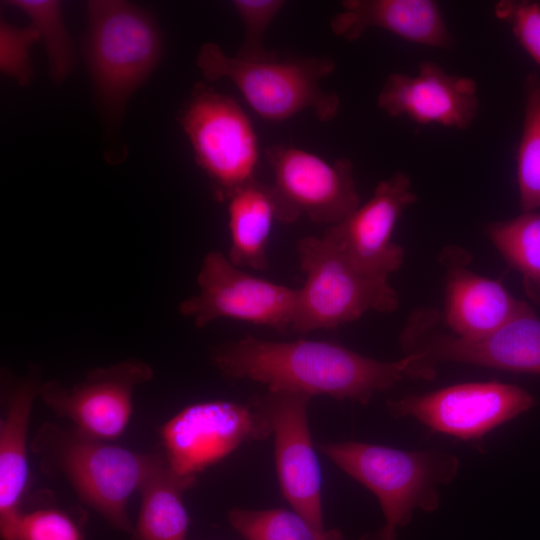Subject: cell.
<instances>
[{
	"mask_svg": "<svg viewBox=\"0 0 540 540\" xmlns=\"http://www.w3.org/2000/svg\"><path fill=\"white\" fill-rule=\"evenodd\" d=\"M165 458L178 476L196 478L242 443L272 435L265 415L250 401H209L189 405L160 430Z\"/></svg>",
	"mask_w": 540,
	"mask_h": 540,
	"instance_id": "cell-11",
	"label": "cell"
},
{
	"mask_svg": "<svg viewBox=\"0 0 540 540\" xmlns=\"http://www.w3.org/2000/svg\"><path fill=\"white\" fill-rule=\"evenodd\" d=\"M196 478L176 475L166 458L149 474L140 488L141 506L134 540H186L189 517L183 494Z\"/></svg>",
	"mask_w": 540,
	"mask_h": 540,
	"instance_id": "cell-21",
	"label": "cell"
},
{
	"mask_svg": "<svg viewBox=\"0 0 540 540\" xmlns=\"http://www.w3.org/2000/svg\"><path fill=\"white\" fill-rule=\"evenodd\" d=\"M400 344L426 373H435L438 363L455 362L540 374V318L530 306L500 329L475 340L445 331L434 309H419L408 318Z\"/></svg>",
	"mask_w": 540,
	"mask_h": 540,
	"instance_id": "cell-7",
	"label": "cell"
},
{
	"mask_svg": "<svg viewBox=\"0 0 540 540\" xmlns=\"http://www.w3.org/2000/svg\"><path fill=\"white\" fill-rule=\"evenodd\" d=\"M523 128L516 153V176L522 212L540 208V76L527 75L524 83Z\"/></svg>",
	"mask_w": 540,
	"mask_h": 540,
	"instance_id": "cell-23",
	"label": "cell"
},
{
	"mask_svg": "<svg viewBox=\"0 0 540 540\" xmlns=\"http://www.w3.org/2000/svg\"><path fill=\"white\" fill-rule=\"evenodd\" d=\"M87 16L84 55L92 86L104 110L118 116L156 68L162 35L146 11L126 1H89Z\"/></svg>",
	"mask_w": 540,
	"mask_h": 540,
	"instance_id": "cell-5",
	"label": "cell"
},
{
	"mask_svg": "<svg viewBox=\"0 0 540 540\" xmlns=\"http://www.w3.org/2000/svg\"><path fill=\"white\" fill-rule=\"evenodd\" d=\"M390 117H407L420 124L466 130L479 113L474 79L447 73L432 61H422L415 75L391 73L377 97Z\"/></svg>",
	"mask_w": 540,
	"mask_h": 540,
	"instance_id": "cell-16",
	"label": "cell"
},
{
	"mask_svg": "<svg viewBox=\"0 0 540 540\" xmlns=\"http://www.w3.org/2000/svg\"><path fill=\"white\" fill-rule=\"evenodd\" d=\"M305 282L298 288L291 329L305 334L332 329L359 319L368 311L390 313L399 298L387 279L363 274L323 235L297 244Z\"/></svg>",
	"mask_w": 540,
	"mask_h": 540,
	"instance_id": "cell-6",
	"label": "cell"
},
{
	"mask_svg": "<svg viewBox=\"0 0 540 540\" xmlns=\"http://www.w3.org/2000/svg\"><path fill=\"white\" fill-rule=\"evenodd\" d=\"M211 359L230 379H248L268 390L328 395L362 405L404 378L415 379L410 356L380 361L318 340L280 342L246 336L215 347Z\"/></svg>",
	"mask_w": 540,
	"mask_h": 540,
	"instance_id": "cell-1",
	"label": "cell"
},
{
	"mask_svg": "<svg viewBox=\"0 0 540 540\" xmlns=\"http://www.w3.org/2000/svg\"><path fill=\"white\" fill-rule=\"evenodd\" d=\"M330 21L332 32L354 41L370 28L390 32L408 42L440 49L455 41L441 9L433 0H346Z\"/></svg>",
	"mask_w": 540,
	"mask_h": 540,
	"instance_id": "cell-18",
	"label": "cell"
},
{
	"mask_svg": "<svg viewBox=\"0 0 540 540\" xmlns=\"http://www.w3.org/2000/svg\"><path fill=\"white\" fill-rule=\"evenodd\" d=\"M495 16L508 23L522 48L540 67V4L534 1L501 0Z\"/></svg>",
	"mask_w": 540,
	"mask_h": 540,
	"instance_id": "cell-28",
	"label": "cell"
},
{
	"mask_svg": "<svg viewBox=\"0 0 540 540\" xmlns=\"http://www.w3.org/2000/svg\"><path fill=\"white\" fill-rule=\"evenodd\" d=\"M18 540H83L76 523L63 511L39 509L23 514Z\"/></svg>",
	"mask_w": 540,
	"mask_h": 540,
	"instance_id": "cell-29",
	"label": "cell"
},
{
	"mask_svg": "<svg viewBox=\"0 0 540 540\" xmlns=\"http://www.w3.org/2000/svg\"><path fill=\"white\" fill-rule=\"evenodd\" d=\"M286 2L283 0H234L231 5L239 16L244 40L235 56L247 59H266L276 55L264 46V37L270 24Z\"/></svg>",
	"mask_w": 540,
	"mask_h": 540,
	"instance_id": "cell-26",
	"label": "cell"
},
{
	"mask_svg": "<svg viewBox=\"0 0 540 540\" xmlns=\"http://www.w3.org/2000/svg\"><path fill=\"white\" fill-rule=\"evenodd\" d=\"M30 448L43 473L65 478L84 504L128 533L134 529L127 514L128 500L165 458L49 422L39 428Z\"/></svg>",
	"mask_w": 540,
	"mask_h": 540,
	"instance_id": "cell-2",
	"label": "cell"
},
{
	"mask_svg": "<svg viewBox=\"0 0 540 540\" xmlns=\"http://www.w3.org/2000/svg\"><path fill=\"white\" fill-rule=\"evenodd\" d=\"M199 293L179 303V312L203 328L217 319H234L266 326L280 333L291 328L298 288L256 277L212 250L197 275Z\"/></svg>",
	"mask_w": 540,
	"mask_h": 540,
	"instance_id": "cell-10",
	"label": "cell"
},
{
	"mask_svg": "<svg viewBox=\"0 0 540 540\" xmlns=\"http://www.w3.org/2000/svg\"><path fill=\"white\" fill-rule=\"evenodd\" d=\"M41 383L34 377L11 390L0 421V535L18 540L23 513L20 505L28 482L27 433L32 404Z\"/></svg>",
	"mask_w": 540,
	"mask_h": 540,
	"instance_id": "cell-19",
	"label": "cell"
},
{
	"mask_svg": "<svg viewBox=\"0 0 540 540\" xmlns=\"http://www.w3.org/2000/svg\"><path fill=\"white\" fill-rule=\"evenodd\" d=\"M180 125L219 201L226 203L234 192L257 179V135L233 98L196 85L181 110Z\"/></svg>",
	"mask_w": 540,
	"mask_h": 540,
	"instance_id": "cell-8",
	"label": "cell"
},
{
	"mask_svg": "<svg viewBox=\"0 0 540 540\" xmlns=\"http://www.w3.org/2000/svg\"><path fill=\"white\" fill-rule=\"evenodd\" d=\"M486 231L506 262L521 274L528 298L540 306V211L490 223Z\"/></svg>",
	"mask_w": 540,
	"mask_h": 540,
	"instance_id": "cell-22",
	"label": "cell"
},
{
	"mask_svg": "<svg viewBox=\"0 0 540 540\" xmlns=\"http://www.w3.org/2000/svg\"><path fill=\"white\" fill-rule=\"evenodd\" d=\"M273 171L270 186L276 219L293 223L301 216L335 225L361 204L353 164L348 158L327 161L305 149L275 145L265 150Z\"/></svg>",
	"mask_w": 540,
	"mask_h": 540,
	"instance_id": "cell-9",
	"label": "cell"
},
{
	"mask_svg": "<svg viewBox=\"0 0 540 540\" xmlns=\"http://www.w3.org/2000/svg\"><path fill=\"white\" fill-rule=\"evenodd\" d=\"M153 376L146 362L128 359L89 371L69 389L56 380L41 383L38 396L79 430L110 441L118 438L129 422L135 387Z\"/></svg>",
	"mask_w": 540,
	"mask_h": 540,
	"instance_id": "cell-14",
	"label": "cell"
},
{
	"mask_svg": "<svg viewBox=\"0 0 540 540\" xmlns=\"http://www.w3.org/2000/svg\"><path fill=\"white\" fill-rule=\"evenodd\" d=\"M8 5L29 17L44 45L50 75L60 84L74 67V49L65 26L61 2L56 0H11Z\"/></svg>",
	"mask_w": 540,
	"mask_h": 540,
	"instance_id": "cell-25",
	"label": "cell"
},
{
	"mask_svg": "<svg viewBox=\"0 0 540 540\" xmlns=\"http://www.w3.org/2000/svg\"><path fill=\"white\" fill-rule=\"evenodd\" d=\"M312 396L273 391L250 402L267 418L275 443L278 481L284 499L313 526L324 530L321 507V472L307 419Z\"/></svg>",
	"mask_w": 540,
	"mask_h": 540,
	"instance_id": "cell-13",
	"label": "cell"
},
{
	"mask_svg": "<svg viewBox=\"0 0 540 540\" xmlns=\"http://www.w3.org/2000/svg\"><path fill=\"white\" fill-rule=\"evenodd\" d=\"M440 261L446 272L441 318L455 336L469 340L483 338L530 306L516 299L499 281L470 270L471 256L463 248L446 246Z\"/></svg>",
	"mask_w": 540,
	"mask_h": 540,
	"instance_id": "cell-17",
	"label": "cell"
},
{
	"mask_svg": "<svg viewBox=\"0 0 540 540\" xmlns=\"http://www.w3.org/2000/svg\"><path fill=\"white\" fill-rule=\"evenodd\" d=\"M196 63L204 78L229 79L249 106L263 119L283 121L311 110L323 122L338 113L340 99L325 91L321 81L335 69L333 59L308 57L247 60L227 55L219 45L204 43Z\"/></svg>",
	"mask_w": 540,
	"mask_h": 540,
	"instance_id": "cell-4",
	"label": "cell"
},
{
	"mask_svg": "<svg viewBox=\"0 0 540 540\" xmlns=\"http://www.w3.org/2000/svg\"><path fill=\"white\" fill-rule=\"evenodd\" d=\"M534 403V397L517 385L488 381L407 395L388 400L387 406L396 418H413L433 431L470 441L481 439Z\"/></svg>",
	"mask_w": 540,
	"mask_h": 540,
	"instance_id": "cell-12",
	"label": "cell"
},
{
	"mask_svg": "<svg viewBox=\"0 0 540 540\" xmlns=\"http://www.w3.org/2000/svg\"><path fill=\"white\" fill-rule=\"evenodd\" d=\"M39 40L36 28L14 26L5 20L0 22V70L21 86L30 83L33 70L30 49Z\"/></svg>",
	"mask_w": 540,
	"mask_h": 540,
	"instance_id": "cell-27",
	"label": "cell"
},
{
	"mask_svg": "<svg viewBox=\"0 0 540 540\" xmlns=\"http://www.w3.org/2000/svg\"><path fill=\"white\" fill-rule=\"evenodd\" d=\"M318 448L376 496L385 525L394 529L407 525L415 509L436 510L440 487L455 479L460 466L456 456L437 449L404 451L356 441Z\"/></svg>",
	"mask_w": 540,
	"mask_h": 540,
	"instance_id": "cell-3",
	"label": "cell"
},
{
	"mask_svg": "<svg viewBox=\"0 0 540 540\" xmlns=\"http://www.w3.org/2000/svg\"><path fill=\"white\" fill-rule=\"evenodd\" d=\"M226 203L229 260L240 268L266 269L271 228L277 220L270 186L256 179L234 192Z\"/></svg>",
	"mask_w": 540,
	"mask_h": 540,
	"instance_id": "cell-20",
	"label": "cell"
},
{
	"mask_svg": "<svg viewBox=\"0 0 540 540\" xmlns=\"http://www.w3.org/2000/svg\"><path fill=\"white\" fill-rule=\"evenodd\" d=\"M228 521L246 540H344L338 529H318L296 511L282 508H233Z\"/></svg>",
	"mask_w": 540,
	"mask_h": 540,
	"instance_id": "cell-24",
	"label": "cell"
},
{
	"mask_svg": "<svg viewBox=\"0 0 540 540\" xmlns=\"http://www.w3.org/2000/svg\"><path fill=\"white\" fill-rule=\"evenodd\" d=\"M410 177L397 171L380 181L371 197L341 222L322 234L360 272L387 279L404 260L403 248L392 241L404 210L416 203Z\"/></svg>",
	"mask_w": 540,
	"mask_h": 540,
	"instance_id": "cell-15",
	"label": "cell"
},
{
	"mask_svg": "<svg viewBox=\"0 0 540 540\" xmlns=\"http://www.w3.org/2000/svg\"><path fill=\"white\" fill-rule=\"evenodd\" d=\"M362 540H397L396 529L384 525L376 533L363 537Z\"/></svg>",
	"mask_w": 540,
	"mask_h": 540,
	"instance_id": "cell-30",
	"label": "cell"
}]
</instances>
